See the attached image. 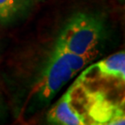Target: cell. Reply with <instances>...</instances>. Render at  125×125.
Masks as SVG:
<instances>
[{"instance_id": "ba28073f", "label": "cell", "mask_w": 125, "mask_h": 125, "mask_svg": "<svg viewBox=\"0 0 125 125\" xmlns=\"http://www.w3.org/2000/svg\"><path fill=\"white\" fill-rule=\"evenodd\" d=\"M37 1H42V0H37Z\"/></svg>"}, {"instance_id": "9c48e42d", "label": "cell", "mask_w": 125, "mask_h": 125, "mask_svg": "<svg viewBox=\"0 0 125 125\" xmlns=\"http://www.w3.org/2000/svg\"><path fill=\"white\" fill-rule=\"evenodd\" d=\"M119 1H121V2H122V1H124V0H119Z\"/></svg>"}, {"instance_id": "277c9868", "label": "cell", "mask_w": 125, "mask_h": 125, "mask_svg": "<svg viewBox=\"0 0 125 125\" xmlns=\"http://www.w3.org/2000/svg\"><path fill=\"white\" fill-rule=\"evenodd\" d=\"M72 85L61 98L47 112L46 119L50 124L59 125L87 124L84 116L76 108L72 100Z\"/></svg>"}, {"instance_id": "3957f363", "label": "cell", "mask_w": 125, "mask_h": 125, "mask_svg": "<svg viewBox=\"0 0 125 125\" xmlns=\"http://www.w3.org/2000/svg\"><path fill=\"white\" fill-rule=\"evenodd\" d=\"M85 103L82 104L93 124H124V111L121 104L114 103L102 93L85 92Z\"/></svg>"}, {"instance_id": "6da1fadb", "label": "cell", "mask_w": 125, "mask_h": 125, "mask_svg": "<svg viewBox=\"0 0 125 125\" xmlns=\"http://www.w3.org/2000/svg\"><path fill=\"white\" fill-rule=\"evenodd\" d=\"M103 30V23L99 17L87 12H78L65 24L55 45L79 54L98 51L97 46Z\"/></svg>"}, {"instance_id": "7a4b0ae2", "label": "cell", "mask_w": 125, "mask_h": 125, "mask_svg": "<svg viewBox=\"0 0 125 125\" xmlns=\"http://www.w3.org/2000/svg\"><path fill=\"white\" fill-rule=\"evenodd\" d=\"M75 75L67 62L54 48L33 88L32 96L37 102L47 104Z\"/></svg>"}, {"instance_id": "8992f818", "label": "cell", "mask_w": 125, "mask_h": 125, "mask_svg": "<svg viewBox=\"0 0 125 125\" xmlns=\"http://www.w3.org/2000/svg\"><path fill=\"white\" fill-rule=\"evenodd\" d=\"M32 0H0V23L13 21L31 6Z\"/></svg>"}, {"instance_id": "5b68a950", "label": "cell", "mask_w": 125, "mask_h": 125, "mask_svg": "<svg viewBox=\"0 0 125 125\" xmlns=\"http://www.w3.org/2000/svg\"><path fill=\"white\" fill-rule=\"evenodd\" d=\"M99 76L106 79L118 80L121 82L125 81V52L120 51L102 59L94 64Z\"/></svg>"}, {"instance_id": "52a82bcc", "label": "cell", "mask_w": 125, "mask_h": 125, "mask_svg": "<svg viewBox=\"0 0 125 125\" xmlns=\"http://www.w3.org/2000/svg\"><path fill=\"white\" fill-rule=\"evenodd\" d=\"M54 48L57 50V51L63 58L64 60L67 62V63L68 64L70 68L72 70V72L75 74H76L78 72L83 69L92 60H94L96 58L97 52H98L94 51L84 54H79L67 51V50L57 46V45L54 46Z\"/></svg>"}]
</instances>
